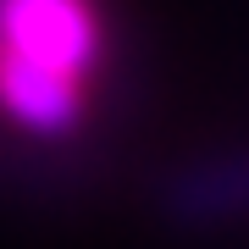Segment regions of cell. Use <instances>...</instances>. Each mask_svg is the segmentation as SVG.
Wrapping results in <instances>:
<instances>
[{
    "instance_id": "2",
    "label": "cell",
    "mask_w": 249,
    "mask_h": 249,
    "mask_svg": "<svg viewBox=\"0 0 249 249\" xmlns=\"http://www.w3.org/2000/svg\"><path fill=\"white\" fill-rule=\"evenodd\" d=\"M155 216L178 232H216L249 222V144H222L160 172Z\"/></svg>"
},
{
    "instance_id": "1",
    "label": "cell",
    "mask_w": 249,
    "mask_h": 249,
    "mask_svg": "<svg viewBox=\"0 0 249 249\" xmlns=\"http://www.w3.org/2000/svg\"><path fill=\"white\" fill-rule=\"evenodd\" d=\"M106 67L100 0H0V116L28 139H72Z\"/></svg>"
}]
</instances>
